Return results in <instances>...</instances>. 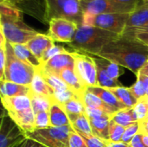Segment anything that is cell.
<instances>
[{
    "instance_id": "1",
    "label": "cell",
    "mask_w": 148,
    "mask_h": 147,
    "mask_svg": "<svg viewBox=\"0 0 148 147\" xmlns=\"http://www.w3.org/2000/svg\"><path fill=\"white\" fill-rule=\"evenodd\" d=\"M97 56L124 67L137 75L148 62V46L135 36L121 35L108 43Z\"/></svg>"
},
{
    "instance_id": "2",
    "label": "cell",
    "mask_w": 148,
    "mask_h": 147,
    "mask_svg": "<svg viewBox=\"0 0 148 147\" xmlns=\"http://www.w3.org/2000/svg\"><path fill=\"white\" fill-rule=\"evenodd\" d=\"M120 35L95 27L79 25L73 41L69 45L75 51L98 55L101 49Z\"/></svg>"
},
{
    "instance_id": "3",
    "label": "cell",
    "mask_w": 148,
    "mask_h": 147,
    "mask_svg": "<svg viewBox=\"0 0 148 147\" xmlns=\"http://www.w3.org/2000/svg\"><path fill=\"white\" fill-rule=\"evenodd\" d=\"M19 10L6 15H0L1 33L11 44H26L39 32L27 25Z\"/></svg>"
},
{
    "instance_id": "4",
    "label": "cell",
    "mask_w": 148,
    "mask_h": 147,
    "mask_svg": "<svg viewBox=\"0 0 148 147\" xmlns=\"http://www.w3.org/2000/svg\"><path fill=\"white\" fill-rule=\"evenodd\" d=\"M35 73L36 68L18 59L15 55L10 43L7 42L5 67L0 81H7L29 87Z\"/></svg>"
},
{
    "instance_id": "5",
    "label": "cell",
    "mask_w": 148,
    "mask_h": 147,
    "mask_svg": "<svg viewBox=\"0 0 148 147\" xmlns=\"http://www.w3.org/2000/svg\"><path fill=\"white\" fill-rule=\"evenodd\" d=\"M46 23L53 18H66L82 24L83 12L81 0H44Z\"/></svg>"
},
{
    "instance_id": "6",
    "label": "cell",
    "mask_w": 148,
    "mask_h": 147,
    "mask_svg": "<svg viewBox=\"0 0 148 147\" xmlns=\"http://www.w3.org/2000/svg\"><path fill=\"white\" fill-rule=\"evenodd\" d=\"M130 13H108L100 15L83 14L82 24L95 26L121 36L127 27Z\"/></svg>"
},
{
    "instance_id": "7",
    "label": "cell",
    "mask_w": 148,
    "mask_h": 147,
    "mask_svg": "<svg viewBox=\"0 0 148 147\" xmlns=\"http://www.w3.org/2000/svg\"><path fill=\"white\" fill-rule=\"evenodd\" d=\"M73 130L72 126L54 127L47 129L35 130L26 136L45 147H69V133Z\"/></svg>"
},
{
    "instance_id": "8",
    "label": "cell",
    "mask_w": 148,
    "mask_h": 147,
    "mask_svg": "<svg viewBox=\"0 0 148 147\" xmlns=\"http://www.w3.org/2000/svg\"><path fill=\"white\" fill-rule=\"evenodd\" d=\"M75 58V72L83 86L97 87V67L94 57L79 51L72 52Z\"/></svg>"
},
{
    "instance_id": "9",
    "label": "cell",
    "mask_w": 148,
    "mask_h": 147,
    "mask_svg": "<svg viewBox=\"0 0 148 147\" xmlns=\"http://www.w3.org/2000/svg\"><path fill=\"white\" fill-rule=\"evenodd\" d=\"M0 124V147H18L26 139V134L10 119L7 112L2 114Z\"/></svg>"
},
{
    "instance_id": "10",
    "label": "cell",
    "mask_w": 148,
    "mask_h": 147,
    "mask_svg": "<svg viewBox=\"0 0 148 147\" xmlns=\"http://www.w3.org/2000/svg\"><path fill=\"white\" fill-rule=\"evenodd\" d=\"M79 25L66 18H53L49 22L48 36L54 41L70 43L78 29Z\"/></svg>"
},
{
    "instance_id": "11",
    "label": "cell",
    "mask_w": 148,
    "mask_h": 147,
    "mask_svg": "<svg viewBox=\"0 0 148 147\" xmlns=\"http://www.w3.org/2000/svg\"><path fill=\"white\" fill-rule=\"evenodd\" d=\"M83 14L100 15L108 13H131L135 8L112 0H81Z\"/></svg>"
},
{
    "instance_id": "12",
    "label": "cell",
    "mask_w": 148,
    "mask_h": 147,
    "mask_svg": "<svg viewBox=\"0 0 148 147\" xmlns=\"http://www.w3.org/2000/svg\"><path fill=\"white\" fill-rule=\"evenodd\" d=\"M40 68L45 72L58 75L61 71L67 68H75V58L72 52L67 51L52 57Z\"/></svg>"
},
{
    "instance_id": "13",
    "label": "cell",
    "mask_w": 148,
    "mask_h": 147,
    "mask_svg": "<svg viewBox=\"0 0 148 147\" xmlns=\"http://www.w3.org/2000/svg\"><path fill=\"white\" fill-rule=\"evenodd\" d=\"M10 3L19 8L23 13H29V15L36 17L42 23H46L45 20V3L37 2L36 0H7Z\"/></svg>"
},
{
    "instance_id": "14",
    "label": "cell",
    "mask_w": 148,
    "mask_h": 147,
    "mask_svg": "<svg viewBox=\"0 0 148 147\" xmlns=\"http://www.w3.org/2000/svg\"><path fill=\"white\" fill-rule=\"evenodd\" d=\"M26 45L41 62L44 54L55 45V42L48 35L38 33L29 42H27Z\"/></svg>"
},
{
    "instance_id": "15",
    "label": "cell",
    "mask_w": 148,
    "mask_h": 147,
    "mask_svg": "<svg viewBox=\"0 0 148 147\" xmlns=\"http://www.w3.org/2000/svg\"><path fill=\"white\" fill-rule=\"evenodd\" d=\"M7 113L26 135L36 130L35 113L32 108L21 112H7Z\"/></svg>"
},
{
    "instance_id": "16",
    "label": "cell",
    "mask_w": 148,
    "mask_h": 147,
    "mask_svg": "<svg viewBox=\"0 0 148 147\" xmlns=\"http://www.w3.org/2000/svg\"><path fill=\"white\" fill-rule=\"evenodd\" d=\"M147 23H148V2L141 0L129 14L125 31L141 27Z\"/></svg>"
},
{
    "instance_id": "17",
    "label": "cell",
    "mask_w": 148,
    "mask_h": 147,
    "mask_svg": "<svg viewBox=\"0 0 148 147\" xmlns=\"http://www.w3.org/2000/svg\"><path fill=\"white\" fill-rule=\"evenodd\" d=\"M87 91L98 96L104 102V104L109 109H111L114 113H118L121 110L127 108L121 101H118V99L108 88H101L97 86V87L88 88Z\"/></svg>"
},
{
    "instance_id": "18",
    "label": "cell",
    "mask_w": 148,
    "mask_h": 147,
    "mask_svg": "<svg viewBox=\"0 0 148 147\" xmlns=\"http://www.w3.org/2000/svg\"><path fill=\"white\" fill-rule=\"evenodd\" d=\"M58 76L67 84L69 88L79 98L82 99L84 93L87 91V88L83 86L78 76L75 72V68H67L61 71Z\"/></svg>"
},
{
    "instance_id": "19",
    "label": "cell",
    "mask_w": 148,
    "mask_h": 147,
    "mask_svg": "<svg viewBox=\"0 0 148 147\" xmlns=\"http://www.w3.org/2000/svg\"><path fill=\"white\" fill-rule=\"evenodd\" d=\"M3 107L6 112H21L31 107L30 95H19L15 97L1 98Z\"/></svg>"
},
{
    "instance_id": "20",
    "label": "cell",
    "mask_w": 148,
    "mask_h": 147,
    "mask_svg": "<svg viewBox=\"0 0 148 147\" xmlns=\"http://www.w3.org/2000/svg\"><path fill=\"white\" fill-rule=\"evenodd\" d=\"M29 88L33 94L42 95L54 100V90L46 82L40 68H36V73L29 85Z\"/></svg>"
},
{
    "instance_id": "21",
    "label": "cell",
    "mask_w": 148,
    "mask_h": 147,
    "mask_svg": "<svg viewBox=\"0 0 148 147\" xmlns=\"http://www.w3.org/2000/svg\"><path fill=\"white\" fill-rule=\"evenodd\" d=\"M32 94L29 86L17 84L11 81H0V94L1 98L15 97L19 95H30Z\"/></svg>"
},
{
    "instance_id": "22",
    "label": "cell",
    "mask_w": 148,
    "mask_h": 147,
    "mask_svg": "<svg viewBox=\"0 0 148 147\" xmlns=\"http://www.w3.org/2000/svg\"><path fill=\"white\" fill-rule=\"evenodd\" d=\"M49 119L51 126L63 127L71 126L70 120L62 106L54 101L49 110Z\"/></svg>"
},
{
    "instance_id": "23",
    "label": "cell",
    "mask_w": 148,
    "mask_h": 147,
    "mask_svg": "<svg viewBox=\"0 0 148 147\" xmlns=\"http://www.w3.org/2000/svg\"><path fill=\"white\" fill-rule=\"evenodd\" d=\"M111 120L112 119L109 117H105L101 119H89L93 135L101 139L106 143L109 142L108 130Z\"/></svg>"
},
{
    "instance_id": "24",
    "label": "cell",
    "mask_w": 148,
    "mask_h": 147,
    "mask_svg": "<svg viewBox=\"0 0 148 147\" xmlns=\"http://www.w3.org/2000/svg\"><path fill=\"white\" fill-rule=\"evenodd\" d=\"M72 128L79 134L93 135L91 124L86 113L78 115H68Z\"/></svg>"
},
{
    "instance_id": "25",
    "label": "cell",
    "mask_w": 148,
    "mask_h": 147,
    "mask_svg": "<svg viewBox=\"0 0 148 147\" xmlns=\"http://www.w3.org/2000/svg\"><path fill=\"white\" fill-rule=\"evenodd\" d=\"M11 47L13 49V51L16 57L23 62L31 65L35 68H39L42 64L39 62V60L33 55V53L30 51V49L28 48L26 44H11Z\"/></svg>"
},
{
    "instance_id": "26",
    "label": "cell",
    "mask_w": 148,
    "mask_h": 147,
    "mask_svg": "<svg viewBox=\"0 0 148 147\" xmlns=\"http://www.w3.org/2000/svg\"><path fill=\"white\" fill-rule=\"evenodd\" d=\"M108 89L127 108H133L138 101L134 98V96L132 94L129 88H125L121 86V87H116V88H108Z\"/></svg>"
},
{
    "instance_id": "27",
    "label": "cell",
    "mask_w": 148,
    "mask_h": 147,
    "mask_svg": "<svg viewBox=\"0 0 148 147\" xmlns=\"http://www.w3.org/2000/svg\"><path fill=\"white\" fill-rule=\"evenodd\" d=\"M31 98V107L35 114L40 112H49L54 100L42 95L30 94Z\"/></svg>"
},
{
    "instance_id": "28",
    "label": "cell",
    "mask_w": 148,
    "mask_h": 147,
    "mask_svg": "<svg viewBox=\"0 0 148 147\" xmlns=\"http://www.w3.org/2000/svg\"><path fill=\"white\" fill-rule=\"evenodd\" d=\"M96 56V55H95ZM95 59V62L97 65L101 66V68H103L107 73L108 74V75L114 79V80H118L119 77L124 73V71H122L121 69V66L117 65L116 63L108 60V59H105V58H101V57H94Z\"/></svg>"
},
{
    "instance_id": "29",
    "label": "cell",
    "mask_w": 148,
    "mask_h": 147,
    "mask_svg": "<svg viewBox=\"0 0 148 147\" xmlns=\"http://www.w3.org/2000/svg\"><path fill=\"white\" fill-rule=\"evenodd\" d=\"M112 120L123 127H127L132 124L138 122L133 108H126L119 111L114 115Z\"/></svg>"
},
{
    "instance_id": "30",
    "label": "cell",
    "mask_w": 148,
    "mask_h": 147,
    "mask_svg": "<svg viewBox=\"0 0 148 147\" xmlns=\"http://www.w3.org/2000/svg\"><path fill=\"white\" fill-rule=\"evenodd\" d=\"M42 74L46 81V82L49 84V86L54 90V93H59V92H63V91H68L70 90L67 84L56 75L45 72L40 68Z\"/></svg>"
},
{
    "instance_id": "31",
    "label": "cell",
    "mask_w": 148,
    "mask_h": 147,
    "mask_svg": "<svg viewBox=\"0 0 148 147\" xmlns=\"http://www.w3.org/2000/svg\"><path fill=\"white\" fill-rule=\"evenodd\" d=\"M97 81H98V87L104 88H112L116 87H121V83L119 80H114L111 78L107 71L101 68V66L97 65Z\"/></svg>"
},
{
    "instance_id": "32",
    "label": "cell",
    "mask_w": 148,
    "mask_h": 147,
    "mask_svg": "<svg viewBox=\"0 0 148 147\" xmlns=\"http://www.w3.org/2000/svg\"><path fill=\"white\" fill-rule=\"evenodd\" d=\"M82 101L85 107H88V108H101V109H105V110L110 112L113 115L115 114L111 109H109L104 104V102L98 96H96L95 94H92V93H90L88 91H86L84 93L83 96L82 97Z\"/></svg>"
},
{
    "instance_id": "33",
    "label": "cell",
    "mask_w": 148,
    "mask_h": 147,
    "mask_svg": "<svg viewBox=\"0 0 148 147\" xmlns=\"http://www.w3.org/2000/svg\"><path fill=\"white\" fill-rule=\"evenodd\" d=\"M68 115H78L85 113V106L81 98L75 96L62 105Z\"/></svg>"
},
{
    "instance_id": "34",
    "label": "cell",
    "mask_w": 148,
    "mask_h": 147,
    "mask_svg": "<svg viewBox=\"0 0 148 147\" xmlns=\"http://www.w3.org/2000/svg\"><path fill=\"white\" fill-rule=\"evenodd\" d=\"M126 127H123L118 124H116L114 120H111L109 124V130H108V138L109 142L118 143L121 142L122 136L125 133Z\"/></svg>"
},
{
    "instance_id": "35",
    "label": "cell",
    "mask_w": 148,
    "mask_h": 147,
    "mask_svg": "<svg viewBox=\"0 0 148 147\" xmlns=\"http://www.w3.org/2000/svg\"><path fill=\"white\" fill-rule=\"evenodd\" d=\"M51 126L49 112H40L35 114V128L36 130L47 129Z\"/></svg>"
},
{
    "instance_id": "36",
    "label": "cell",
    "mask_w": 148,
    "mask_h": 147,
    "mask_svg": "<svg viewBox=\"0 0 148 147\" xmlns=\"http://www.w3.org/2000/svg\"><path fill=\"white\" fill-rule=\"evenodd\" d=\"M135 117L139 122L146 120L148 118V107L147 102L145 101V98L140 99L137 101V103L133 107Z\"/></svg>"
},
{
    "instance_id": "37",
    "label": "cell",
    "mask_w": 148,
    "mask_h": 147,
    "mask_svg": "<svg viewBox=\"0 0 148 147\" xmlns=\"http://www.w3.org/2000/svg\"><path fill=\"white\" fill-rule=\"evenodd\" d=\"M140 122H135L134 124H132L131 126L126 127L125 133L122 136V139L121 142L126 143V144H129L132 139L140 133Z\"/></svg>"
},
{
    "instance_id": "38",
    "label": "cell",
    "mask_w": 148,
    "mask_h": 147,
    "mask_svg": "<svg viewBox=\"0 0 148 147\" xmlns=\"http://www.w3.org/2000/svg\"><path fill=\"white\" fill-rule=\"evenodd\" d=\"M85 113L89 119H101V118H105V117H109L112 119L114 116L110 112H108L105 109H101V108L85 107Z\"/></svg>"
},
{
    "instance_id": "39",
    "label": "cell",
    "mask_w": 148,
    "mask_h": 147,
    "mask_svg": "<svg viewBox=\"0 0 148 147\" xmlns=\"http://www.w3.org/2000/svg\"><path fill=\"white\" fill-rule=\"evenodd\" d=\"M129 88H130L132 94L134 96V98L137 101L147 97V93H146L145 88H144L143 83L141 82V81L139 77H137V80L134 82V84L132 87H130Z\"/></svg>"
},
{
    "instance_id": "40",
    "label": "cell",
    "mask_w": 148,
    "mask_h": 147,
    "mask_svg": "<svg viewBox=\"0 0 148 147\" xmlns=\"http://www.w3.org/2000/svg\"><path fill=\"white\" fill-rule=\"evenodd\" d=\"M68 50L65 49V48H63L62 46H60V45H54L53 47H51L45 54H44V55H43V57H42V61H41V64L42 65V64H44L46 62H48L49 59H51L52 57H54V56H56V55H59V54H62V53H65V52H67Z\"/></svg>"
},
{
    "instance_id": "41",
    "label": "cell",
    "mask_w": 148,
    "mask_h": 147,
    "mask_svg": "<svg viewBox=\"0 0 148 147\" xmlns=\"http://www.w3.org/2000/svg\"><path fill=\"white\" fill-rule=\"evenodd\" d=\"M69 147H88L82 137L78 133H76L74 129L69 133Z\"/></svg>"
},
{
    "instance_id": "42",
    "label": "cell",
    "mask_w": 148,
    "mask_h": 147,
    "mask_svg": "<svg viewBox=\"0 0 148 147\" xmlns=\"http://www.w3.org/2000/svg\"><path fill=\"white\" fill-rule=\"evenodd\" d=\"M84 141L87 144L88 147H106L107 144L105 141L101 140V139L94 136V135H84V134H80Z\"/></svg>"
},
{
    "instance_id": "43",
    "label": "cell",
    "mask_w": 148,
    "mask_h": 147,
    "mask_svg": "<svg viewBox=\"0 0 148 147\" xmlns=\"http://www.w3.org/2000/svg\"><path fill=\"white\" fill-rule=\"evenodd\" d=\"M137 77H139L141 82L143 83V86L147 93V96H148V62L143 66V68H140L137 75Z\"/></svg>"
},
{
    "instance_id": "44",
    "label": "cell",
    "mask_w": 148,
    "mask_h": 147,
    "mask_svg": "<svg viewBox=\"0 0 148 147\" xmlns=\"http://www.w3.org/2000/svg\"><path fill=\"white\" fill-rule=\"evenodd\" d=\"M138 33H148V23L136 28V29H129V30H126L124 31V33L122 35H127V36H134L135 34Z\"/></svg>"
},
{
    "instance_id": "45",
    "label": "cell",
    "mask_w": 148,
    "mask_h": 147,
    "mask_svg": "<svg viewBox=\"0 0 148 147\" xmlns=\"http://www.w3.org/2000/svg\"><path fill=\"white\" fill-rule=\"evenodd\" d=\"M128 145L131 147H147L144 144L142 140V134L140 133L132 139V141Z\"/></svg>"
},
{
    "instance_id": "46",
    "label": "cell",
    "mask_w": 148,
    "mask_h": 147,
    "mask_svg": "<svg viewBox=\"0 0 148 147\" xmlns=\"http://www.w3.org/2000/svg\"><path fill=\"white\" fill-rule=\"evenodd\" d=\"M18 147H45L44 146H42V144L31 139H29L27 138L20 146Z\"/></svg>"
},
{
    "instance_id": "47",
    "label": "cell",
    "mask_w": 148,
    "mask_h": 147,
    "mask_svg": "<svg viewBox=\"0 0 148 147\" xmlns=\"http://www.w3.org/2000/svg\"><path fill=\"white\" fill-rule=\"evenodd\" d=\"M112 1L121 3V4L127 5V6H130L133 8H136V6L140 3V0H112Z\"/></svg>"
},
{
    "instance_id": "48",
    "label": "cell",
    "mask_w": 148,
    "mask_h": 147,
    "mask_svg": "<svg viewBox=\"0 0 148 147\" xmlns=\"http://www.w3.org/2000/svg\"><path fill=\"white\" fill-rule=\"evenodd\" d=\"M140 133L141 134H145L148 135V118L146 120H142L140 122Z\"/></svg>"
},
{
    "instance_id": "49",
    "label": "cell",
    "mask_w": 148,
    "mask_h": 147,
    "mask_svg": "<svg viewBox=\"0 0 148 147\" xmlns=\"http://www.w3.org/2000/svg\"><path fill=\"white\" fill-rule=\"evenodd\" d=\"M132 36H135L139 41H140L141 42L148 46V33H138Z\"/></svg>"
},
{
    "instance_id": "50",
    "label": "cell",
    "mask_w": 148,
    "mask_h": 147,
    "mask_svg": "<svg viewBox=\"0 0 148 147\" xmlns=\"http://www.w3.org/2000/svg\"><path fill=\"white\" fill-rule=\"evenodd\" d=\"M107 146L106 147H131L128 144L123 143V142H118V143H114V142H107Z\"/></svg>"
},
{
    "instance_id": "51",
    "label": "cell",
    "mask_w": 148,
    "mask_h": 147,
    "mask_svg": "<svg viewBox=\"0 0 148 147\" xmlns=\"http://www.w3.org/2000/svg\"><path fill=\"white\" fill-rule=\"evenodd\" d=\"M145 101H146V102H147V107H148V96L145 97Z\"/></svg>"
},
{
    "instance_id": "52",
    "label": "cell",
    "mask_w": 148,
    "mask_h": 147,
    "mask_svg": "<svg viewBox=\"0 0 148 147\" xmlns=\"http://www.w3.org/2000/svg\"><path fill=\"white\" fill-rule=\"evenodd\" d=\"M143 1H146V2H148V0H143Z\"/></svg>"
}]
</instances>
